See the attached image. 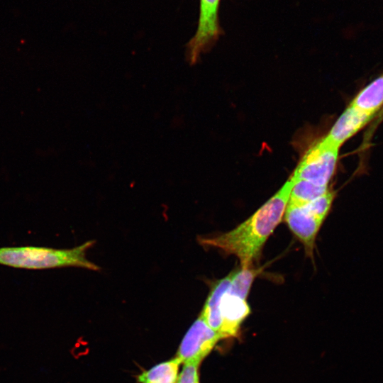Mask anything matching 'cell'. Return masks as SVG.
Segmentation results:
<instances>
[{
    "mask_svg": "<svg viewBox=\"0 0 383 383\" xmlns=\"http://www.w3.org/2000/svg\"><path fill=\"white\" fill-rule=\"evenodd\" d=\"M294 182L290 193L289 204L297 206L305 205L328 190V187L318 186L306 180Z\"/></svg>",
    "mask_w": 383,
    "mask_h": 383,
    "instance_id": "obj_12",
    "label": "cell"
},
{
    "mask_svg": "<svg viewBox=\"0 0 383 383\" xmlns=\"http://www.w3.org/2000/svg\"><path fill=\"white\" fill-rule=\"evenodd\" d=\"M177 357L160 362L140 373L137 377L140 383H176L179 365Z\"/></svg>",
    "mask_w": 383,
    "mask_h": 383,
    "instance_id": "obj_11",
    "label": "cell"
},
{
    "mask_svg": "<svg viewBox=\"0 0 383 383\" xmlns=\"http://www.w3.org/2000/svg\"><path fill=\"white\" fill-rule=\"evenodd\" d=\"M218 313L221 321L219 334L221 338H228L237 335L250 309L245 299L226 291L219 302Z\"/></svg>",
    "mask_w": 383,
    "mask_h": 383,
    "instance_id": "obj_7",
    "label": "cell"
},
{
    "mask_svg": "<svg viewBox=\"0 0 383 383\" xmlns=\"http://www.w3.org/2000/svg\"><path fill=\"white\" fill-rule=\"evenodd\" d=\"M284 215L285 222L303 243L306 254L312 256L316 237L323 221L308 212L303 206L289 203Z\"/></svg>",
    "mask_w": 383,
    "mask_h": 383,
    "instance_id": "obj_6",
    "label": "cell"
},
{
    "mask_svg": "<svg viewBox=\"0 0 383 383\" xmlns=\"http://www.w3.org/2000/svg\"><path fill=\"white\" fill-rule=\"evenodd\" d=\"M233 272L226 277L216 281L211 287L209 294L206 300L200 316L208 325L219 333L221 321L218 313V306L223 294L228 289Z\"/></svg>",
    "mask_w": 383,
    "mask_h": 383,
    "instance_id": "obj_10",
    "label": "cell"
},
{
    "mask_svg": "<svg viewBox=\"0 0 383 383\" xmlns=\"http://www.w3.org/2000/svg\"><path fill=\"white\" fill-rule=\"evenodd\" d=\"M294 182L290 177L275 194L235 228L219 235L199 236L198 242L204 247L216 248L228 255H235L241 267H250L281 222Z\"/></svg>",
    "mask_w": 383,
    "mask_h": 383,
    "instance_id": "obj_1",
    "label": "cell"
},
{
    "mask_svg": "<svg viewBox=\"0 0 383 383\" xmlns=\"http://www.w3.org/2000/svg\"><path fill=\"white\" fill-rule=\"evenodd\" d=\"M89 240L70 249L20 246L0 248V265L28 270L77 267L91 270L99 267L87 258V251L94 244Z\"/></svg>",
    "mask_w": 383,
    "mask_h": 383,
    "instance_id": "obj_2",
    "label": "cell"
},
{
    "mask_svg": "<svg viewBox=\"0 0 383 383\" xmlns=\"http://www.w3.org/2000/svg\"><path fill=\"white\" fill-rule=\"evenodd\" d=\"M339 148L325 137L306 152L292 178L328 187L335 173Z\"/></svg>",
    "mask_w": 383,
    "mask_h": 383,
    "instance_id": "obj_3",
    "label": "cell"
},
{
    "mask_svg": "<svg viewBox=\"0 0 383 383\" xmlns=\"http://www.w3.org/2000/svg\"><path fill=\"white\" fill-rule=\"evenodd\" d=\"M261 271V269H253L250 267H241L236 271H233L227 292L246 300L255 278Z\"/></svg>",
    "mask_w": 383,
    "mask_h": 383,
    "instance_id": "obj_13",
    "label": "cell"
},
{
    "mask_svg": "<svg viewBox=\"0 0 383 383\" xmlns=\"http://www.w3.org/2000/svg\"><path fill=\"white\" fill-rule=\"evenodd\" d=\"M219 0H200L198 28L187 45V59L194 65L200 55L208 50L220 33L218 24Z\"/></svg>",
    "mask_w": 383,
    "mask_h": 383,
    "instance_id": "obj_5",
    "label": "cell"
},
{
    "mask_svg": "<svg viewBox=\"0 0 383 383\" xmlns=\"http://www.w3.org/2000/svg\"><path fill=\"white\" fill-rule=\"evenodd\" d=\"M199 364L184 363L176 383H199Z\"/></svg>",
    "mask_w": 383,
    "mask_h": 383,
    "instance_id": "obj_15",
    "label": "cell"
},
{
    "mask_svg": "<svg viewBox=\"0 0 383 383\" xmlns=\"http://www.w3.org/2000/svg\"><path fill=\"white\" fill-rule=\"evenodd\" d=\"M221 338V335L199 316L182 340L176 357L184 364L199 365Z\"/></svg>",
    "mask_w": 383,
    "mask_h": 383,
    "instance_id": "obj_4",
    "label": "cell"
},
{
    "mask_svg": "<svg viewBox=\"0 0 383 383\" xmlns=\"http://www.w3.org/2000/svg\"><path fill=\"white\" fill-rule=\"evenodd\" d=\"M374 118L349 104L335 122L326 138L333 144L340 146Z\"/></svg>",
    "mask_w": 383,
    "mask_h": 383,
    "instance_id": "obj_8",
    "label": "cell"
},
{
    "mask_svg": "<svg viewBox=\"0 0 383 383\" xmlns=\"http://www.w3.org/2000/svg\"><path fill=\"white\" fill-rule=\"evenodd\" d=\"M335 198V192L328 189L316 199L303 205L310 213L323 222L327 216Z\"/></svg>",
    "mask_w": 383,
    "mask_h": 383,
    "instance_id": "obj_14",
    "label": "cell"
},
{
    "mask_svg": "<svg viewBox=\"0 0 383 383\" xmlns=\"http://www.w3.org/2000/svg\"><path fill=\"white\" fill-rule=\"evenodd\" d=\"M377 119L376 121L373 123V125L371 126V128L368 133H367V136L369 137L370 135H371L374 131V128L377 127V125L379 124L380 121L383 118V108L379 111V112L376 116Z\"/></svg>",
    "mask_w": 383,
    "mask_h": 383,
    "instance_id": "obj_16",
    "label": "cell"
},
{
    "mask_svg": "<svg viewBox=\"0 0 383 383\" xmlns=\"http://www.w3.org/2000/svg\"><path fill=\"white\" fill-rule=\"evenodd\" d=\"M350 105L375 118L383 108V74L364 87Z\"/></svg>",
    "mask_w": 383,
    "mask_h": 383,
    "instance_id": "obj_9",
    "label": "cell"
}]
</instances>
